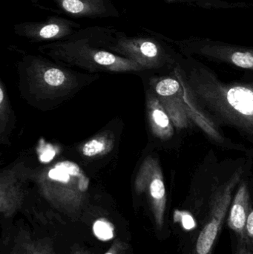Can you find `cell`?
I'll use <instances>...</instances> for the list:
<instances>
[{
  "instance_id": "e0dca14e",
  "label": "cell",
  "mask_w": 253,
  "mask_h": 254,
  "mask_svg": "<svg viewBox=\"0 0 253 254\" xmlns=\"http://www.w3.org/2000/svg\"><path fill=\"white\" fill-rule=\"evenodd\" d=\"M180 216H181V219L184 222V226H185L187 229H190L194 226L193 218L189 213H180Z\"/></svg>"
},
{
  "instance_id": "7a4b0ae2",
  "label": "cell",
  "mask_w": 253,
  "mask_h": 254,
  "mask_svg": "<svg viewBox=\"0 0 253 254\" xmlns=\"http://www.w3.org/2000/svg\"><path fill=\"white\" fill-rule=\"evenodd\" d=\"M195 95L215 109L229 122L253 134V86H228L212 78L196 83Z\"/></svg>"
},
{
  "instance_id": "9c48e42d",
  "label": "cell",
  "mask_w": 253,
  "mask_h": 254,
  "mask_svg": "<svg viewBox=\"0 0 253 254\" xmlns=\"http://www.w3.org/2000/svg\"><path fill=\"white\" fill-rule=\"evenodd\" d=\"M152 88L175 127L178 128L188 127L190 119L183 110L180 98L181 80L178 78L163 77L154 80Z\"/></svg>"
},
{
  "instance_id": "d6986e66",
  "label": "cell",
  "mask_w": 253,
  "mask_h": 254,
  "mask_svg": "<svg viewBox=\"0 0 253 254\" xmlns=\"http://www.w3.org/2000/svg\"><path fill=\"white\" fill-rule=\"evenodd\" d=\"M111 254V253H108V254Z\"/></svg>"
},
{
  "instance_id": "ac0fdd59",
  "label": "cell",
  "mask_w": 253,
  "mask_h": 254,
  "mask_svg": "<svg viewBox=\"0 0 253 254\" xmlns=\"http://www.w3.org/2000/svg\"><path fill=\"white\" fill-rule=\"evenodd\" d=\"M237 254H253L245 243V240L240 243L238 248Z\"/></svg>"
},
{
  "instance_id": "277c9868",
  "label": "cell",
  "mask_w": 253,
  "mask_h": 254,
  "mask_svg": "<svg viewBox=\"0 0 253 254\" xmlns=\"http://www.w3.org/2000/svg\"><path fill=\"white\" fill-rule=\"evenodd\" d=\"M22 67L31 86L44 95H60L71 90L76 84L69 71L46 58L28 55L22 61Z\"/></svg>"
},
{
  "instance_id": "3957f363",
  "label": "cell",
  "mask_w": 253,
  "mask_h": 254,
  "mask_svg": "<svg viewBox=\"0 0 253 254\" xmlns=\"http://www.w3.org/2000/svg\"><path fill=\"white\" fill-rule=\"evenodd\" d=\"M105 46L110 52L138 63L144 70L160 68L167 61L164 49L149 34L129 35L113 27H107Z\"/></svg>"
},
{
  "instance_id": "52a82bcc",
  "label": "cell",
  "mask_w": 253,
  "mask_h": 254,
  "mask_svg": "<svg viewBox=\"0 0 253 254\" xmlns=\"http://www.w3.org/2000/svg\"><path fill=\"white\" fill-rule=\"evenodd\" d=\"M37 4L53 6V10L80 19H106L118 18L120 16L118 8L112 0H32Z\"/></svg>"
},
{
  "instance_id": "5bb4252c",
  "label": "cell",
  "mask_w": 253,
  "mask_h": 254,
  "mask_svg": "<svg viewBox=\"0 0 253 254\" xmlns=\"http://www.w3.org/2000/svg\"><path fill=\"white\" fill-rule=\"evenodd\" d=\"M10 117V108H9L8 99L4 89V84L1 83L0 86V133L1 136L4 134L5 127L8 123Z\"/></svg>"
},
{
  "instance_id": "8fae6325",
  "label": "cell",
  "mask_w": 253,
  "mask_h": 254,
  "mask_svg": "<svg viewBox=\"0 0 253 254\" xmlns=\"http://www.w3.org/2000/svg\"><path fill=\"white\" fill-rule=\"evenodd\" d=\"M251 211L248 185L246 182H243L239 186L235 195L228 218V225L230 229L240 236L243 240L248 239L246 225Z\"/></svg>"
},
{
  "instance_id": "2e32d148",
  "label": "cell",
  "mask_w": 253,
  "mask_h": 254,
  "mask_svg": "<svg viewBox=\"0 0 253 254\" xmlns=\"http://www.w3.org/2000/svg\"><path fill=\"white\" fill-rule=\"evenodd\" d=\"M247 237L251 240L253 244V209L248 216L246 225Z\"/></svg>"
},
{
  "instance_id": "ba28073f",
  "label": "cell",
  "mask_w": 253,
  "mask_h": 254,
  "mask_svg": "<svg viewBox=\"0 0 253 254\" xmlns=\"http://www.w3.org/2000/svg\"><path fill=\"white\" fill-rule=\"evenodd\" d=\"M135 188L140 192L147 190L149 192L158 222H162L166 206V188L161 167L154 157L148 156L143 161L135 179Z\"/></svg>"
},
{
  "instance_id": "9a60e30c",
  "label": "cell",
  "mask_w": 253,
  "mask_h": 254,
  "mask_svg": "<svg viewBox=\"0 0 253 254\" xmlns=\"http://www.w3.org/2000/svg\"><path fill=\"white\" fill-rule=\"evenodd\" d=\"M113 230L114 228L112 225L103 219L97 221L94 225V232L95 235L98 239L103 241L112 238Z\"/></svg>"
},
{
  "instance_id": "4fadbf2b",
  "label": "cell",
  "mask_w": 253,
  "mask_h": 254,
  "mask_svg": "<svg viewBox=\"0 0 253 254\" xmlns=\"http://www.w3.org/2000/svg\"><path fill=\"white\" fill-rule=\"evenodd\" d=\"M218 57L240 68L253 69V50L224 49L220 50Z\"/></svg>"
},
{
  "instance_id": "8992f818",
  "label": "cell",
  "mask_w": 253,
  "mask_h": 254,
  "mask_svg": "<svg viewBox=\"0 0 253 254\" xmlns=\"http://www.w3.org/2000/svg\"><path fill=\"white\" fill-rule=\"evenodd\" d=\"M81 28V25L71 19L52 16L43 21L16 24L13 29L16 36L30 42L51 43L68 38Z\"/></svg>"
},
{
  "instance_id": "30bf717a",
  "label": "cell",
  "mask_w": 253,
  "mask_h": 254,
  "mask_svg": "<svg viewBox=\"0 0 253 254\" xmlns=\"http://www.w3.org/2000/svg\"><path fill=\"white\" fill-rule=\"evenodd\" d=\"M147 110L153 134L161 140L171 138L174 134L173 124L153 91L147 92Z\"/></svg>"
},
{
  "instance_id": "7c38bea8",
  "label": "cell",
  "mask_w": 253,
  "mask_h": 254,
  "mask_svg": "<svg viewBox=\"0 0 253 254\" xmlns=\"http://www.w3.org/2000/svg\"><path fill=\"white\" fill-rule=\"evenodd\" d=\"M115 143L114 134L111 131L100 133L83 143L80 148L82 155L87 158L102 156L111 152Z\"/></svg>"
},
{
  "instance_id": "6da1fadb",
  "label": "cell",
  "mask_w": 253,
  "mask_h": 254,
  "mask_svg": "<svg viewBox=\"0 0 253 254\" xmlns=\"http://www.w3.org/2000/svg\"><path fill=\"white\" fill-rule=\"evenodd\" d=\"M106 32L107 27L81 28L65 40L40 46L39 51L56 62L89 71H144L138 63L107 49Z\"/></svg>"
},
{
  "instance_id": "5b68a950",
  "label": "cell",
  "mask_w": 253,
  "mask_h": 254,
  "mask_svg": "<svg viewBox=\"0 0 253 254\" xmlns=\"http://www.w3.org/2000/svg\"><path fill=\"white\" fill-rule=\"evenodd\" d=\"M242 173L237 172L217 192L212 201L209 220L202 230L196 244V254H210L213 249L224 218L231 204L232 195L240 180Z\"/></svg>"
}]
</instances>
